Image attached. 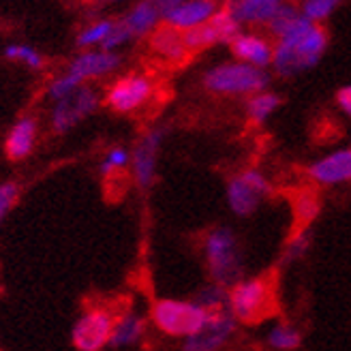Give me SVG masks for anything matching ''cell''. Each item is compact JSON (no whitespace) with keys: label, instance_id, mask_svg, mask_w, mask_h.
Instances as JSON below:
<instances>
[{"label":"cell","instance_id":"1","mask_svg":"<svg viewBox=\"0 0 351 351\" xmlns=\"http://www.w3.org/2000/svg\"><path fill=\"white\" fill-rule=\"evenodd\" d=\"M266 32L274 39L270 71L285 80L308 73L324 60L330 45L326 26L311 22L289 0L276 11Z\"/></svg>","mask_w":351,"mask_h":351},{"label":"cell","instance_id":"2","mask_svg":"<svg viewBox=\"0 0 351 351\" xmlns=\"http://www.w3.org/2000/svg\"><path fill=\"white\" fill-rule=\"evenodd\" d=\"M270 69H259L236 58L208 66L202 73V88L208 95L227 99H247L253 93L270 88Z\"/></svg>","mask_w":351,"mask_h":351},{"label":"cell","instance_id":"3","mask_svg":"<svg viewBox=\"0 0 351 351\" xmlns=\"http://www.w3.org/2000/svg\"><path fill=\"white\" fill-rule=\"evenodd\" d=\"M202 255L213 283L232 287L244 276V257L240 240L232 227H213L202 238Z\"/></svg>","mask_w":351,"mask_h":351},{"label":"cell","instance_id":"4","mask_svg":"<svg viewBox=\"0 0 351 351\" xmlns=\"http://www.w3.org/2000/svg\"><path fill=\"white\" fill-rule=\"evenodd\" d=\"M156 95H159V84L144 71L116 73L108 88L101 93L105 108L120 116L139 114L154 103Z\"/></svg>","mask_w":351,"mask_h":351},{"label":"cell","instance_id":"5","mask_svg":"<svg viewBox=\"0 0 351 351\" xmlns=\"http://www.w3.org/2000/svg\"><path fill=\"white\" fill-rule=\"evenodd\" d=\"M227 308L238 324H259L274 313V289L266 276H242L227 287Z\"/></svg>","mask_w":351,"mask_h":351},{"label":"cell","instance_id":"6","mask_svg":"<svg viewBox=\"0 0 351 351\" xmlns=\"http://www.w3.org/2000/svg\"><path fill=\"white\" fill-rule=\"evenodd\" d=\"M101 105V90H97L93 84H80L66 97L45 103V125L54 135H66L95 116Z\"/></svg>","mask_w":351,"mask_h":351},{"label":"cell","instance_id":"7","mask_svg":"<svg viewBox=\"0 0 351 351\" xmlns=\"http://www.w3.org/2000/svg\"><path fill=\"white\" fill-rule=\"evenodd\" d=\"M272 195V180L259 167H247L225 184V202L230 213L238 219H249Z\"/></svg>","mask_w":351,"mask_h":351},{"label":"cell","instance_id":"8","mask_svg":"<svg viewBox=\"0 0 351 351\" xmlns=\"http://www.w3.org/2000/svg\"><path fill=\"white\" fill-rule=\"evenodd\" d=\"M208 317V311L197 300H178V298H161L150 308L152 326L171 339H186Z\"/></svg>","mask_w":351,"mask_h":351},{"label":"cell","instance_id":"9","mask_svg":"<svg viewBox=\"0 0 351 351\" xmlns=\"http://www.w3.org/2000/svg\"><path fill=\"white\" fill-rule=\"evenodd\" d=\"M165 139H167L165 127L152 125L139 133L133 148H129L131 150L129 176H131V182L139 191H150L156 184Z\"/></svg>","mask_w":351,"mask_h":351},{"label":"cell","instance_id":"10","mask_svg":"<svg viewBox=\"0 0 351 351\" xmlns=\"http://www.w3.org/2000/svg\"><path fill=\"white\" fill-rule=\"evenodd\" d=\"M125 58L120 51L110 49H77V54L66 62V71L73 77H77L82 84H95L103 80H112L116 73H120Z\"/></svg>","mask_w":351,"mask_h":351},{"label":"cell","instance_id":"11","mask_svg":"<svg viewBox=\"0 0 351 351\" xmlns=\"http://www.w3.org/2000/svg\"><path fill=\"white\" fill-rule=\"evenodd\" d=\"M114 313L105 306L84 311L71 330V341L77 351H103L110 347Z\"/></svg>","mask_w":351,"mask_h":351},{"label":"cell","instance_id":"12","mask_svg":"<svg viewBox=\"0 0 351 351\" xmlns=\"http://www.w3.org/2000/svg\"><path fill=\"white\" fill-rule=\"evenodd\" d=\"M238 322L230 308H221L208 313L206 322L199 330L182 339L180 351H221L236 335Z\"/></svg>","mask_w":351,"mask_h":351},{"label":"cell","instance_id":"13","mask_svg":"<svg viewBox=\"0 0 351 351\" xmlns=\"http://www.w3.org/2000/svg\"><path fill=\"white\" fill-rule=\"evenodd\" d=\"M131 43V37L122 28L118 17L101 15L95 20L86 22L77 34H75V47L77 49H110V51H122Z\"/></svg>","mask_w":351,"mask_h":351},{"label":"cell","instance_id":"14","mask_svg":"<svg viewBox=\"0 0 351 351\" xmlns=\"http://www.w3.org/2000/svg\"><path fill=\"white\" fill-rule=\"evenodd\" d=\"M306 178L322 189L351 184V146H341L317 156L306 167Z\"/></svg>","mask_w":351,"mask_h":351},{"label":"cell","instance_id":"15","mask_svg":"<svg viewBox=\"0 0 351 351\" xmlns=\"http://www.w3.org/2000/svg\"><path fill=\"white\" fill-rule=\"evenodd\" d=\"M232 58L259 69H270L274 54V39L261 28H240L227 43Z\"/></svg>","mask_w":351,"mask_h":351},{"label":"cell","instance_id":"16","mask_svg":"<svg viewBox=\"0 0 351 351\" xmlns=\"http://www.w3.org/2000/svg\"><path fill=\"white\" fill-rule=\"evenodd\" d=\"M240 30V26L236 24V20L232 17V13L227 11V7H219V11L210 17L206 24H202L195 30L182 32L186 49L191 51H202L208 47H217V45H227L234 34Z\"/></svg>","mask_w":351,"mask_h":351},{"label":"cell","instance_id":"17","mask_svg":"<svg viewBox=\"0 0 351 351\" xmlns=\"http://www.w3.org/2000/svg\"><path fill=\"white\" fill-rule=\"evenodd\" d=\"M39 139H41V120L34 114H24L11 122L3 142V150L9 161L22 163L34 154V150L39 146Z\"/></svg>","mask_w":351,"mask_h":351},{"label":"cell","instance_id":"18","mask_svg":"<svg viewBox=\"0 0 351 351\" xmlns=\"http://www.w3.org/2000/svg\"><path fill=\"white\" fill-rule=\"evenodd\" d=\"M285 0H232L227 11L232 13L240 28H261L266 30L276 11Z\"/></svg>","mask_w":351,"mask_h":351},{"label":"cell","instance_id":"19","mask_svg":"<svg viewBox=\"0 0 351 351\" xmlns=\"http://www.w3.org/2000/svg\"><path fill=\"white\" fill-rule=\"evenodd\" d=\"M118 20L122 24V28L127 30L131 41L148 39L150 34L163 24L161 13L154 9V5L150 3V0H133Z\"/></svg>","mask_w":351,"mask_h":351},{"label":"cell","instance_id":"20","mask_svg":"<svg viewBox=\"0 0 351 351\" xmlns=\"http://www.w3.org/2000/svg\"><path fill=\"white\" fill-rule=\"evenodd\" d=\"M217 11H219V5L213 3V0H182L171 13L163 17V24L173 30L189 32L206 24Z\"/></svg>","mask_w":351,"mask_h":351},{"label":"cell","instance_id":"21","mask_svg":"<svg viewBox=\"0 0 351 351\" xmlns=\"http://www.w3.org/2000/svg\"><path fill=\"white\" fill-rule=\"evenodd\" d=\"M148 319L137 311H125L120 315H114V326H112V337L110 347L114 349H131L139 345L146 337Z\"/></svg>","mask_w":351,"mask_h":351},{"label":"cell","instance_id":"22","mask_svg":"<svg viewBox=\"0 0 351 351\" xmlns=\"http://www.w3.org/2000/svg\"><path fill=\"white\" fill-rule=\"evenodd\" d=\"M148 43H150V51L152 54L167 62V64H178L182 62L191 51L186 49V43H184V37L180 30H173L165 24H161L156 28L150 37H148Z\"/></svg>","mask_w":351,"mask_h":351},{"label":"cell","instance_id":"23","mask_svg":"<svg viewBox=\"0 0 351 351\" xmlns=\"http://www.w3.org/2000/svg\"><path fill=\"white\" fill-rule=\"evenodd\" d=\"M280 105H283V97L272 88H263V90L244 99V116L251 125L261 127L280 110Z\"/></svg>","mask_w":351,"mask_h":351},{"label":"cell","instance_id":"24","mask_svg":"<svg viewBox=\"0 0 351 351\" xmlns=\"http://www.w3.org/2000/svg\"><path fill=\"white\" fill-rule=\"evenodd\" d=\"M3 58L9 60L11 64H17V66H24L26 71H32V73H39L45 69V54L34 47L30 43H24V41H11L5 45L3 49Z\"/></svg>","mask_w":351,"mask_h":351},{"label":"cell","instance_id":"25","mask_svg":"<svg viewBox=\"0 0 351 351\" xmlns=\"http://www.w3.org/2000/svg\"><path fill=\"white\" fill-rule=\"evenodd\" d=\"M129 163H131V150L122 144H114L110 148H105V152L99 159V173L103 180H112V178H120L129 171Z\"/></svg>","mask_w":351,"mask_h":351},{"label":"cell","instance_id":"26","mask_svg":"<svg viewBox=\"0 0 351 351\" xmlns=\"http://www.w3.org/2000/svg\"><path fill=\"white\" fill-rule=\"evenodd\" d=\"M266 345L272 351H295L302 345V332L285 322L272 324L266 332Z\"/></svg>","mask_w":351,"mask_h":351},{"label":"cell","instance_id":"27","mask_svg":"<svg viewBox=\"0 0 351 351\" xmlns=\"http://www.w3.org/2000/svg\"><path fill=\"white\" fill-rule=\"evenodd\" d=\"M345 3V0H300L298 9L304 17H308L315 24H326L337 9Z\"/></svg>","mask_w":351,"mask_h":351},{"label":"cell","instance_id":"28","mask_svg":"<svg viewBox=\"0 0 351 351\" xmlns=\"http://www.w3.org/2000/svg\"><path fill=\"white\" fill-rule=\"evenodd\" d=\"M80 84H82V82H80L77 77H73L71 73L66 71V69H62V71H58V73L51 75L49 82L45 84V88H43V101L49 103V101L62 99V97H66L69 93H73Z\"/></svg>","mask_w":351,"mask_h":351},{"label":"cell","instance_id":"29","mask_svg":"<svg viewBox=\"0 0 351 351\" xmlns=\"http://www.w3.org/2000/svg\"><path fill=\"white\" fill-rule=\"evenodd\" d=\"M193 300H197L208 313L227 308V287H223V285L213 283V280H210L208 285H204V287L197 291V295L193 298Z\"/></svg>","mask_w":351,"mask_h":351},{"label":"cell","instance_id":"30","mask_svg":"<svg viewBox=\"0 0 351 351\" xmlns=\"http://www.w3.org/2000/svg\"><path fill=\"white\" fill-rule=\"evenodd\" d=\"M20 193L22 189L15 180H0V227L13 213L15 204L20 202Z\"/></svg>","mask_w":351,"mask_h":351},{"label":"cell","instance_id":"31","mask_svg":"<svg viewBox=\"0 0 351 351\" xmlns=\"http://www.w3.org/2000/svg\"><path fill=\"white\" fill-rule=\"evenodd\" d=\"M311 249V232L308 230H300L295 232L289 242L285 244V253H283V261L285 263H293V261H300Z\"/></svg>","mask_w":351,"mask_h":351},{"label":"cell","instance_id":"32","mask_svg":"<svg viewBox=\"0 0 351 351\" xmlns=\"http://www.w3.org/2000/svg\"><path fill=\"white\" fill-rule=\"evenodd\" d=\"M317 213H319V202L315 199L313 195H302L300 199H298L295 215H298V219H300L302 223L313 221L315 217H317Z\"/></svg>","mask_w":351,"mask_h":351},{"label":"cell","instance_id":"33","mask_svg":"<svg viewBox=\"0 0 351 351\" xmlns=\"http://www.w3.org/2000/svg\"><path fill=\"white\" fill-rule=\"evenodd\" d=\"M335 101H337V108L351 120V84H345L343 88H339Z\"/></svg>","mask_w":351,"mask_h":351},{"label":"cell","instance_id":"34","mask_svg":"<svg viewBox=\"0 0 351 351\" xmlns=\"http://www.w3.org/2000/svg\"><path fill=\"white\" fill-rule=\"evenodd\" d=\"M150 3L154 5V9L161 13V17H165L167 13H171L176 7H178L182 0H150Z\"/></svg>","mask_w":351,"mask_h":351},{"label":"cell","instance_id":"35","mask_svg":"<svg viewBox=\"0 0 351 351\" xmlns=\"http://www.w3.org/2000/svg\"><path fill=\"white\" fill-rule=\"evenodd\" d=\"M101 5H120V3H129V0H97Z\"/></svg>","mask_w":351,"mask_h":351},{"label":"cell","instance_id":"36","mask_svg":"<svg viewBox=\"0 0 351 351\" xmlns=\"http://www.w3.org/2000/svg\"><path fill=\"white\" fill-rule=\"evenodd\" d=\"M213 3H217L219 7H227V5L232 3V0H213Z\"/></svg>","mask_w":351,"mask_h":351}]
</instances>
